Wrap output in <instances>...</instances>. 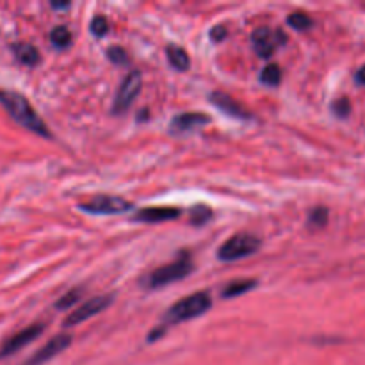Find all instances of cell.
<instances>
[{
  "mask_svg": "<svg viewBox=\"0 0 365 365\" xmlns=\"http://www.w3.org/2000/svg\"><path fill=\"white\" fill-rule=\"evenodd\" d=\"M210 217H212V212H210L207 207H196V209H192V214H191L192 225H203L207 223Z\"/></svg>",
  "mask_w": 365,
  "mask_h": 365,
  "instance_id": "cell-23",
  "label": "cell"
},
{
  "mask_svg": "<svg viewBox=\"0 0 365 365\" xmlns=\"http://www.w3.org/2000/svg\"><path fill=\"white\" fill-rule=\"evenodd\" d=\"M0 103L11 114V118L18 121L21 127L29 128L31 132H36V134L43 135V138H50V130L46 123L38 116L36 109L24 95L11 91V89H0Z\"/></svg>",
  "mask_w": 365,
  "mask_h": 365,
  "instance_id": "cell-1",
  "label": "cell"
},
{
  "mask_svg": "<svg viewBox=\"0 0 365 365\" xmlns=\"http://www.w3.org/2000/svg\"><path fill=\"white\" fill-rule=\"evenodd\" d=\"M356 82H359V84H364L365 86V64L362 68H360L359 71H356Z\"/></svg>",
  "mask_w": 365,
  "mask_h": 365,
  "instance_id": "cell-27",
  "label": "cell"
},
{
  "mask_svg": "<svg viewBox=\"0 0 365 365\" xmlns=\"http://www.w3.org/2000/svg\"><path fill=\"white\" fill-rule=\"evenodd\" d=\"M166 53H168V61H170V63H171V66L177 68V70L185 71L189 68V64H191V63H189L187 52H185V50L182 48V46L170 45V46H168Z\"/></svg>",
  "mask_w": 365,
  "mask_h": 365,
  "instance_id": "cell-15",
  "label": "cell"
},
{
  "mask_svg": "<svg viewBox=\"0 0 365 365\" xmlns=\"http://www.w3.org/2000/svg\"><path fill=\"white\" fill-rule=\"evenodd\" d=\"M82 210L89 214H102V216H109V214H121L132 209V203L127 200L120 198V196H96V198L89 200L88 203H82Z\"/></svg>",
  "mask_w": 365,
  "mask_h": 365,
  "instance_id": "cell-6",
  "label": "cell"
},
{
  "mask_svg": "<svg viewBox=\"0 0 365 365\" xmlns=\"http://www.w3.org/2000/svg\"><path fill=\"white\" fill-rule=\"evenodd\" d=\"M81 296H82V291L81 289H73V291H70L68 292V294H64L63 298L59 299V302H57V309L59 310H64V309H70L71 305H75V303L78 302V299H81Z\"/></svg>",
  "mask_w": 365,
  "mask_h": 365,
  "instance_id": "cell-21",
  "label": "cell"
},
{
  "mask_svg": "<svg viewBox=\"0 0 365 365\" xmlns=\"http://www.w3.org/2000/svg\"><path fill=\"white\" fill-rule=\"evenodd\" d=\"M287 21L292 29H296V31H309V29L314 25L312 18H310L309 14L302 13V11L289 14Z\"/></svg>",
  "mask_w": 365,
  "mask_h": 365,
  "instance_id": "cell-19",
  "label": "cell"
},
{
  "mask_svg": "<svg viewBox=\"0 0 365 365\" xmlns=\"http://www.w3.org/2000/svg\"><path fill=\"white\" fill-rule=\"evenodd\" d=\"M141 84H143V77L139 71H130V73L123 78V82H121L120 89H118L116 93V100H114V106H113L114 114L125 113V110L134 103L135 96H138L139 91H141Z\"/></svg>",
  "mask_w": 365,
  "mask_h": 365,
  "instance_id": "cell-5",
  "label": "cell"
},
{
  "mask_svg": "<svg viewBox=\"0 0 365 365\" xmlns=\"http://www.w3.org/2000/svg\"><path fill=\"white\" fill-rule=\"evenodd\" d=\"M178 216H180V210L173 207H150V209L139 210L134 220L145 221V223H160V221L177 220Z\"/></svg>",
  "mask_w": 365,
  "mask_h": 365,
  "instance_id": "cell-12",
  "label": "cell"
},
{
  "mask_svg": "<svg viewBox=\"0 0 365 365\" xmlns=\"http://www.w3.org/2000/svg\"><path fill=\"white\" fill-rule=\"evenodd\" d=\"M107 31H109V21H107L106 16L98 14V16L93 18V21H91V32H93V34L103 36V34H107Z\"/></svg>",
  "mask_w": 365,
  "mask_h": 365,
  "instance_id": "cell-22",
  "label": "cell"
},
{
  "mask_svg": "<svg viewBox=\"0 0 365 365\" xmlns=\"http://www.w3.org/2000/svg\"><path fill=\"white\" fill-rule=\"evenodd\" d=\"M107 56H109V59L116 64L127 63V52H125L121 46H113V48H109Z\"/></svg>",
  "mask_w": 365,
  "mask_h": 365,
  "instance_id": "cell-24",
  "label": "cell"
},
{
  "mask_svg": "<svg viewBox=\"0 0 365 365\" xmlns=\"http://www.w3.org/2000/svg\"><path fill=\"white\" fill-rule=\"evenodd\" d=\"M11 50L14 52L16 59L21 64H25V66H36L39 63V59H41L38 48L34 45H31V43H14L11 46Z\"/></svg>",
  "mask_w": 365,
  "mask_h": 365,
  "instance_id": "cell-14",
  "label": "cell"
},
{
  "mask_svg": "<svg viewBox=\"0 0 365 365\" xmlns=\"http://www.w3.org/2000/svg\"><path fill=\"white\" fill-rule=\"evenodd\" d=\"M334 110L337 116L346 118L349 114V110H351V106H349V102L346 98H339V100H335Z\"/></svg>",
  "mask_w": 365,
  "mask_h": 365,
  "instance_id": "cell-25",
  "label": "cell"
},
{
  "mask_svg": "<svg viewBox=\"0 0 365 365\" xmlns=\"http://www.w3.org/2000/svg\"><path fill=\"white\" fill-rule=\"evenodd\" d=\"M210 102H212L217 109L223 110V113L230 114V116L242 118V120H248V118H252V113H250L248 109H245L241 103L235 102L230 95H225V93L216 91L210 95Z\"/></svg>",
  "mask_w": 365,
  "mask_h": 365,
  "instance_id": "cell-11",
  "label": "cell"
},
{
  "mask_svg": "<svg viewBox=\"0 0 365 365\" xmlns=\"http://www.w3.org/2000/svg\"><path fill=\"white\" fill-rule=\"evenodd\" d=\"M71 344V335L68 334H61L56 335L53 339H50L45 346H43L39 351H36L31 359L27 360L24 365H43L46 364L48 360H52L53 356H57L59 353H63L68 346Z\"/></svg>",
  "mask_w": 365,
  "mask_h": 365,
  "instance_id": "cell-8",
  "label": "cell"
},
{
  "mask_svg": "<svg viewBox=\"0 0 365 365\" xmlns=\"http://www.w3.org/2000/svg\"><path fill=\"white\" fill-rule=\"evenodd\" d=\"M50 41L56 48H66L71 43V32L70 29L64 27V25H57V27L52 29L50 32Z\"/></svg>",
  "mask_w": 365,
  "mask_h": 365,
  "instance_id": "cell-17",
  "label": "cell"
},
{
  "mask_svg": "<svg viewBox=\"0 0 365 365\" xmlns=\"http://www.w3.org/2000/svg\"><path fill=\"white\" fill-rule=\"evenodd\" d=\"M210 118L203 113H184L178 114L171 121V130L173 132H189L200 128L202 125H207Z\"/></svg>",
  "mask_w": 365,
  "mask_h": 365,
  "instance_id": "cell-13",
  "label": "cell"
},
{
  "mask_svg": "<svg viewBox=\"0 0 365 365\" xmlns=\"http://www.w3.org/2000/svg\"><path fill=\"white\" fill-rule=\"evenodd\" d=\"M255 287H257L255 280H237L228 284L227 287L223 289V292H221V296H223V298H235V296L245 294V292L252 291V289Z\"/></svg>",
  "mask_w": 365,
  "mask_h": 365,
  "instance_id": "cell-16",
  "label": "cell"
},
{
  "mask_svg": "<svg viewBox=\"0 0 365 365\" xmlns=\"http://www.w3.org/2000/svg\"><path fill=\"white\" fill-rule=\"evenodd\" d=\"M259 237H255L253 234H237L221 245V248L217 250V257L225 262H234V260H241L253 255L255 252H259Z\"/></svg>",
  "mask_w": 365,
  "mask_h": 365,
  "instance_id": "cell-3",
  "label": "cell"
},
{
  "mask_svg": "<svg viewBox=\"0 0 365 365\" xmlns=\"http://www.w3.org/2000/svg\"><path fill=\"white\" fill-rule=\"evenodd\" d=\"M210 38H212L214 41H223V39L227 38V29L217 25V27H214L212 31H210Z\"/></svg>",
  "mask_w": 365,
  "mask_h": 365,
  "instance_id": "cell-26",
  "label": "cell"
},
{
  "mask_svg": "<svg viewBox=\"0 0 365 365\" xmlns=\"http://www.w3.org/2000/svg\"><path fill=\"white\" fill-rule=\"evenodd\" d=\"M260 81H262L264 84H267V86L280 84V81H282L280 66H278V64H274V63L267 64V66L262 70V73H260Z\"/></svg>",
  "mask_w": 365,
  "mask_h": 365,
  "instance_id": "cell-18",
  "label": "cell"
},
{
  "mask_svg": "<svg viewBox=\"0 0 365 365\" xmlns=\"http://www.w3.org/2000/svg\"><path fill=\"white\" fill-rule=\"evenodd\" d=\"M327 223H328V210L324 209V207H317V209H314L312 212H310L309 225H312V227L316 228H323Z\"/></svg>",
  "mask_w": 365,
  "mask_h": 365,
  "instance_id": "cell-20",
  "label": "cell"
},
{
  "mask_svg": "<svg viewBox=\"0 0 365 365\" xmlns=\"http://www.w3.org/2000/svg\"><path fill=\"white\" fill-rule=\"evenodd\" d=\"M68 6H70V4H56V2L52 4L53 9H59V7H68Z\"/></svg>",
  "mask_w": 365,
  "mask_h": 365,
  "instance_id": "cell-28",
  "label": "cell"
},
{
  "mask_svg": "<svg viewBox=\"0 0 365 365\" xmlns=\"http://www.w3.org/2000/svg\"><path fill=\"white\" fill-rule=\"evenodd\" d=\"M252 41H253V48H255L257 56L262 57V59H267V57L273 56L274 48H277L278 45L277 32L273 34L267 27L255 29V32L252 34Z\"/></svg>",
  "mask_w": 365,
  "mask_h": 365,
  "instance_id": "cell-10",
  "label": "cell"
},
{
  "mask_svg": "<svg viewBox=\"0 0 365 365\" xmlns=\"http://www.w3.org/2000/svg\"><path fill=\"white\" fill-rule=\"evenodd\" d=\"M110 303H113V296L110 294L96 296V298L88 299V302L82 303L77 310H73V312L66 317L64 327H75V324H81L84 323V321L91 319V317H95L96 314L103 312Z\"/></svg>",
  "mask_w": 365,
  "mask_h": 365,
  "instance_id": "cell-7",
  "label": "cell"
},
{
  "mask_svg": "<svg viewBox=\"0 0 365 365\" xmlns=\"http://www.w3.org/2000/svg\"><path fill=\"white\" fill-rule=\"evenodd\" d=\"M212 307V299L207 292H196V294L182 298L180 302L175 303L166 314V319L170 323H182V321L195 319V317L203 316L207 310Z\"/></svg>",
  "mask_w": 365,
  "mask_h": 365,
  "instance_id": "cell-2",
  "label": "cell"
},
{
  "mask_svg": "<svg viewBox=\"0 0 365 365\" xmlns=\"http://www.w3.org/2000/svg\"><path fill=\"white\" fill-rule=\"evenodd\" d=\"M192 262L189 257H184V259H178L175 262L168 264V266L159 267L157 271H153L152 274L148 277V287L150 289H159L164 287V285H170L173 282L182 280V278L189 277L192 271Z\"/></svg>",
  "mask_w": 365,
  "mask_h": 365,
  "instance_id": "cell-4",
  "label": "cell"
},
{
  "mask_svg": "<svg viewBox=\"0 0 365 365\" xmlns=\"http://www.w3.org/2000/svg\"><path fill=\"white\" fill-rule=\"evenodd\" d=\"M43 328L45 327H43L41 323H38V324H32V327L25 328V330L18 331L16 335H13V337H11L9 341H6V344L2 346L0 359H2V356L13 355V353L20 351V349L25 348L27 344H31L32 341H36V339L43 334Z\"/></svg>",
  "mask_w": 365,
  "mask_h": 365,
  "instance_id": "cell-9",
  "label": "cell"
}]
</instances>
